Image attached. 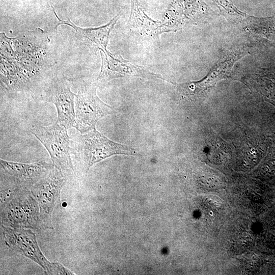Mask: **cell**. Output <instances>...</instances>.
I'll return each instance as SVG.
<instances>
[{"label": "cell", "mask_w": 275, "mask_h": 275, "mask_svg": "<svg viewBox=\"0 0 275 275\" xmlns=\"http://www.w3.org/2000/svg\"><path fill=\"white\" fill-rule=\"evenodd\" d=\"M3 225L11 228L46 229L41 218L39 204L30 189L17 191L1 204Z\"/></svg>", "instance_id": "obj_1"}, {"label": "cell", "mask_w": 275, "mask_h": 275, "mask_svg": "<svg viewBox=\"0 0 275 275\" xmlns=\"http://www.w3.org/2000/svg\"><path fill=\"white\" fill-rule=\"evenodd\" d=\"M5 242L14 252L40 266L46 274H74L58 262H50L41 251L36 234L30 229L2 225Z\"/></svg>", "instance_id": "obj_2"}, {"label": "cell", "mask_w": 275, "mask_h": 275, "mask_svg": "<svg viewBox=\"0 0 275 275\" xmlns=\"http://www.w3.org/2000/svg\"><path fill=\"white\" fill-rule=\"evenodd\" d=\"M75 147L74 154L87 173L95 163L114 155H138L131 147L111 141L96 128L81 134Z\"/></svg>", "instance_id": "obj_3"}, {"label": "cell", "mask_w": 275, "mask_h": 275, "mask_svg": "<svg viewBox=\"0 0 275 275\" xmlns=\"http://www.w3.org/2000/svg\"><path fill=\"white\" fill-rule=\"evenodd\" d=\"M67 129L56 122L48 126L36 125L30 130L48 151L54 167L60 170L66 177L74 174Z\"/></svg>", "instance_id": "obj_4"}, {"label": "cell", "mask_w": 275, "mask_h": 275, "mask_svg": "<svg viewBox=\"0 0 275 275\" xmlns=\"http://www.w3.org/2000/svg\"><path fill=\"white\" fill-rule=\"evenodd\" d=\"M98 86L94 84L82 85L75 98V128L84 134L95 128L102 117L111 114L112 107L103 102L97 96Z\"/></svg>", "instance_id": "obj_5"}, {"label": "cell", "mask_w": 275, "mask_h": 275, "mask_svg": "<svg viewBox=\"0 0 275 275\" xmlns=\"http://www.w3.org/2000/svg\"><path fill=\"white\" fill-rule=\"evenodd\" d=\"M71 81L57 76L46 81L40 92L42 100L53 103L57 111V122L67 129L75 128V94L71 91Z\"/></svg>", "instance_id": "obj_6"}, {"label": "cell", "mask_w": 275, "mask_h": 275, "mask_svg": "<svg viewBox=\"0 0 275 275\" xmlns=\"http://www.w3.org/2000/svg\"><path fill=\"white\" fill-rule=\"evenodd\" d=\"M1 184L16 189H30L54 168L44 161L24 163L1 159Z\"/></svg>", "instance_id": "obj_7"}, {"label": "cell", "mask_w": 275, "mask_h": 275, "mask_svg": "<svg viewBox=\"0 0 275 275\" xmlns=\"http://www.w3.org/2000/svg\"><path fill=\"white\" fill-rule=\"evenodd\" d=\"M66 177L54 167L50 172L33 185L30 190L37 201L42 219L46 229H52L51 215L56 204L60 201L61 190Z\"/></svg>", "instance_id": "obj_8"}, {"label": "cell", "mask_w": 275, "mask_h": 275, "mask_svg": "<svg viewBox=\"0 0 275 275\" xmlns=\"http://www.w3.org/2000/svg\"><path fill=\"white\" fill-rule=\"evenodd\" d=\"M99 50L101 57V66L95 83L98 87L106 84L112 79L124 77L164 80L161 75L133 64L124 59L120 55L113 54L107 49Z\"/></svg>", "instance_id": "obj_9"}, {"label": "cell", "mask_w": 275, "mask_h": 275, "mask_svg": "<svg viewBox=\"0 0 275 275\" xmlns=\"http://www.w3.org/2000/svg\"><path fill=\"white\" fill-rule=\"evenodd\" d=\"M131 8L128 27L142 35L152 37L163 33L174 31L170 22L156 21L150 18L144 12L138 0H131Z\"/></svg>", "instance_id": "obj_10"}, {"label": "cell", "mask_w": 275, "mask_h": 275, "mask_svg": "<svg viewBox=\"0 0 275 275\" xmlns=\"http://www.w3.org/2000/svg\"><path fill=\"white\" fill-rule=\"evenodd\" d=\"M244 54V52L238 51L228 53L219 61L202 80L188 83L189 90L194 94H198L207 90L220 80L227 78L234 63Z\"/></svg>", "instance_id": "obj_11"}, {"label": "cell", "mask_w": 275, "mask_h": 275, "mask_svg": "<svg viewBox=\"0 0 275 275\" xmlns=\"http://www.w3.org/2000/svg\"><path fill=\"white\" fill-rule=\"evenodd\" d=\"M52 10L59 21L57 26L65 24L70 26L75 30L76 35L82 38L87 39L99 50L106 49L110 33L120 17L119 13L108 23L104 25L97 28H82L76 25L69 19L67 20H62L58 17L53 8Z\"/></svg>", "instance_id": "obj_12"}, {"label": "cell", "mask_w": 275, "mask_h": 275, "mask_svg": "<svg viewBox=\"0 0 275 275\" xmlns=\"http://www.w3.org/2000/svg\"><path fill=\"white\" fill-rule=\"evenodd\" d=\"M221 11L232 16H245L243 12L239 11L232 3L231 0H212Z\"/></svg>", "instance_id": "obj_13"}, {"label": "cell", "mask_w": 275, "mask_h": 275, "mask_svg": "<svg viewBox=\"0 0 275 275\" xmlns=\"http://www.w3.org/2000/svg\"><path fill=\"white\" fill-rule=\"evenodd\" d=\"M209 201L210 204V206L211 207H215L220 206V200L219 198L216 197L211 196Z\"/></svg>", "instance_id": "obj_14"}]
</instances>
